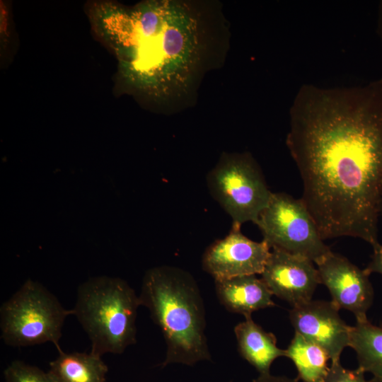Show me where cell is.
Listing matches in <instances>:
<instances>
[{
  "mask_svg": "<svg viewBox=\"0 0 382 382\" xmlns=\"http://www.w3.org/2000/svg\"><path fill=\"white\" fill-rule=\"evenodd\" d=\"M286 144L301 198L323 240L378 244L382 201V76L364 86L303 84L289 111Z\"/></svg>",
  "mask_w": 382,
  "mask_h": 382,
  "instance_id": "obj_1",
  "label": "cell"
},
{
  "mask_svg": "<svg viewBox=\"0 0 382 382\" xmlns=\"http://www.w3.org/2000/svg\"><path fill=\"white\" fill-rule=\"evenodd\" d=\"M199 25L185 4L166 1L156 18L118 58L125 81L158 98L185 93L202 54Z\"/></svg>",
  "mask_w": 382,
  "mask_h": 382,
  "instance_id": "obj_2",
  "label": "cell"
},
{
  "mask_svg": "<svg viewBox=\"0 0 382 382\" xmlns=\"http://www.w3.org/2000/svg\"><path fill=\"white\" fill-rule=\"evenodd\" d=\"M139 296L166 342L161 367L212 360L203 298L189 272L169 265L152 267L143 277Z\"/></svg>",
  "mask_w": 382,
  "mask_h": 382,
  "instance_id": "obj_3",
  "label": "cell"
},
{
  "mask_svg": "<svg viewBox=\"0 0 382 382\" xmlns=\"http://www.w3.org/2000/svg\"><path fill=\"white\" fill-rule=\"evenodd\" d=\"M139 295L124 279L109 276L88 279L77 289L71 309L91 341V352L120 354L137 342Z\"/></svg>",
  "mask_w": 382,
  "mask_h": 382,
  "instance_id": "obj_4",
  "label": "cell"
},
{
  "mask_svg": "<svg viewBox=\"0 0 382 382\" xmlns=\"http://www.w3.org/2000/svg\"><path fill=\"white\" fill-rule=\"evenodd\" d=\"M69 315H73L71 309L65 308L53 293L28 279L1 305V338L13 347L51 342L59 350Z\"/></svg>",
  "mask_w": 382,
  "mask_h": 382,
  "instance_id": "obj_5",
  "label": "cell"
},
{
  "mask_svg": "<svg viewBox=\"0 0 382 382\" xmlns=\"http://www.w3.org/2000/svg\"><path fill=\"white\" fill-rule=\"evenodd\" d=\"M212 197L231 216L232 225L256 223L272 192L249 153L224 154L207 175Z\"/></svg>",
  "mask_w": 382,
  "mask_h": 382,
  "instance_id": "obj_6",
  "label": "cell"
},
{
  "mask_svg": "<svg viewBox=\"0 0 382 382\" xmlns=\"http://www.w3.org/2000/svg\"><path fill=\"white\" fill-rule=\"evenodd\" d=\"M255 224L271 248L305 257L315 264L331 250L301 199L272 192Z\"/></svg>",
  "mask_w": 382,
  "mask_h": 382,
  "instance_id": "obj_7",
  "label": "cell"
},
{
  "mask_svg": "<svg viewBox=\"0 0 382 382\" xmlns=\"http://www.w3.org/2000/svg\"><path fill=\"white\" fill-rule=\"evenodd\" d=\"M270 248L265 241H252L241 233V226L232 225L225 238L207 248L202 257V267L214 280L261 274Z\"/></svg>",
  "mask_w": 382,
  "mask_h": 382,
  "instance_id": "obj_8",
  "label": "cell"
},
{
  "mask_svg": "<svg viewBox=\"0 0 382 382\" xmlns=\"http://www.w3.org/2000/svg\"><path fill=\"white\" fill-rule=\"evenodd\" d=\"M316 265L320 284L329 290L331 301L339 309L352 312L357 321L366 320V312L374 299L369 274L345 257L332 251Z\"/></svg>",
  "mask_w": 382,
  "mask_h": 382,
  "instance_id": "obj_9",
  "label": "cell"
},
{
  "mask_svg": "<svg viewBox=\"0 0 382 382\" xmlns=\"http://www.w3.org/2000/svg\"><path fill=\"white\" fill-rule=\"evenodd\" d=\"M339 308L330 301H313L293 306L289 319L295 332L318 345L332 361H340L349 347L352 326L341 318Z\"/></svg>",
  "mask_w": 382,
  "mask_h": 382,
  "instance_id": "obj_10",
  "label": "cell"
},
{
  "mask_svg": "<svg viewBox=\"0 0 382 382\" xmlns=\"http://www.w3.org/2000/svg\"><path fill=\"white\" fill-rule=\"evenodd\" d=\"M314 264L305 257L272 248L261 278L273 295L296 306L312 300L320 284Z\"/></svg>",
  "mask_w": 382,
  "mask_h": 382,
  "instance_id": "obj_11",
  "label": "cell"
},
{
  "mask_svg": "<svg viewBox=\"0 0 382 382\" xmlns=\"http://www.w3.org/2000/svg\"><path fill=\"white\" fill-rule=\"evenodd\" d=\"M215 291L220 303L229 312L251 317L253 312L275 306L272 293L255 274L215 279Z\"/></svg>",
  "mask_w": 382,
  "mask_h": 382,
  "instance_id": "obj_12",
  "label": "cell"
},
{
  "mask_svg": "<svg viewBox=\"0 0 382 382\" xmlns=\"http://www.w3.org/2000/svg\"><path fill=\"white\" fill-rule=\"evenodd\" d=\"M238 349L241 356L254 366L259 374L270 373L272 362L280 357H286V349L277 345V338L265 331L252 319L245 320L234 328Z\"/></svg>",
  "mask_w": 382,
  "mask_h": 382,
  "instance_id": "obj_13",
  "label": "cell"
},
{
  "mask_svg": "<svg viewBox=\"0 0 382 382\" xmlns=\"http://www.w3.org/2000/svg\"><path fill=\"white\" fill-rule=\"evenodd\" d=\"M50 362L47 373L54 382H105L108 371L100 356L91 352H65Z\"/></svg>",
  "mask_w": 382,
  "mask_h": 382,
  "instance_id": "obj_14",
  "label": "cell"
},
{
  "mask_svg": "<svg viewBox=\"0 0 382 382\" xmlns=\"http://www.w3.org/2000/svg\"><path fill=\"white\" fill-rule=\"evenodd\" d=\"M349 347L356 352L359 369L373 375L371 382H382V328L368 319L352 326Z\"/></svg>",
  "mask_w": 382,
  "mask_h": 382,
  "instance_id": "obj_15",
  "label": "cell"
},
{
  "mask_svg": "<svg viewBox=\"0 0 382 382\" xmlns=\"http://www.w3.org/2000/svg\"><path fill=\"white\" fill-rule=\"evenodd\" d=\"M286 357L295 364L299 379L303 382H324L330 359L320 347L295 332L286 349Z\"/></svg>",
  "mask_w": 382,
  "mask_h": 382,
  "instance_id": "obj_16",
  "label": "cell"
},
{
  "mask_svg": "<svg viewBox=\"0 0 382 382\" xmlns=\"http://www.w3.org/2000/svg\"><path fill=\"white\" fill-rule=\"evenodd\" d=\"M4 382H54L47 372L21 360L11 362L4 371Z\"/></svg>",
  "mask_w": 382,
  "mask_h": 382,
  "instance_id": "obj_17",
  "label": "cell"
},
{
  "mask_svg": "<svg viewBox=\"0 0 382 382\" xmlns=\"http://www.w3.org/2000/svg\"><path fill=\"white\" fill-rule=\"evenodd\" d=\"M324 382H367L364 372L359 369H345L340 361H332Z\"/></svg>",
  "mask_w": 382,
  "mask_h": 382,
  "instance_id": "obj_18",
  "label": "cell"
},
{
  "mask_svg": "<svg viewBox=\"0 0 382 382\" xmlns=\"http://www.w3.org/2000/svg\"><path fill=\"white\" fill-rule=\"evenodd\" d=\"M373 248V254L370 262L364 269L369 275L371 273H378L382 275V245L378 243Z\"/></svg>",
  "mask_w": 382,
  "mask_h": 382,
  "instance_id": "obj_19",
  "label": "cell"
},
{
  "mask_svg": "<svg viewBox=\"0 0 382 382\" xmlns=\"http://www.w3.org/2000/svg\"><path fill=\"white\" fill-rule=\"evenodd\" d=\"M253 382H297V379H292L286 376H273L270 373L267 374H259Z\"/></svg>",
  "mask_w": 382,
  "mask_h": 382,
  "instance_id": "obj_20",
  "label": "cell"
},
{
  "mask_svg": "<svg viewBox=\"0 0 382 382\" xmlns=\"http://www.w3.org/2000/svg\"><path fill=\"white\" fill-rule=\"evenodd\" d=\"M377 33L382 43V1L379 3L378 9Z\"/></svg>",
  "mask_w": 382,
  "mask_h": 382,
  "instance_id": "obj_21",
  "label": "cell"
},
{
  "mask_svg": "<svg viewBox=\"0 0 382 382\" xmlns=\"http://www.w3.org/2000/svg\"><path fill=\"white\" fill-rule=\"evenodd\" d=\"M380 214L381 216H382V201H381V207H380Z\"/></svg>",
  "mask_w": 382,
  "mask_h": 382,
  "instance_id": "obj_22",
  "label": "cell"
}]
</instances>
